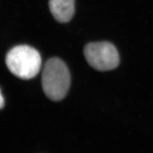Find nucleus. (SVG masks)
Returning a JSON list of instances; mask_svg holds the SVG:
<instances>
[{
	"label": "nucleus",
	"mask_w": 153,
	"mask_h": 153,
	"mask_svg": "<svg viewBox=\"0 0 153 153\" xmlns=\"http://www.w3.org/2000/svg\"><path fill=\"white\" fill-rule=\"evenodd\" d=\"M68 67L61 59L53 57L45 63L42 74V85L47 97L53 101L63 100L70 86Z\"/></svg>",
	"instance_id": "1"
},
{
	"label": "nucleus",
	"mask_w": 153,
	"mask_h": 153,
	"mask_svg": "<svg viewBox=\"0 0 153 153\" xmlns=\"http://www.w3.org/2000/svg\"><path fill=\"white\" fill-rule=\"evenodd\" d=\"M0 98H1V102H0L1 105H0V107H1V108H3V105H4V100H3V94H2L1 92V97H0Z\"/></svg>",
	"instance_id": "5"
},
{
	"label": "nucleus",
	"mask_w": 153,
	"mask_h": 153,
	"mask_svg": "<svg viewBox=\"0 0 153 153\" xmlns=\"http://www.w3.org/2000/svg\"><path fill=\"white\" fill-rule=\"evenodd\" d=\"M50 11L56 20L61 23L69 22L75 13V0H49Z\"/></svg>",
	"instance_id": "4"
},
{
	"label": "nucleus",
	"mask_w": 153,
	"mask_h": 153,
	"mask_svg": "<svg viewBox=\"0 0 153 153\" xmlns=\"http://www.w3.org/2000/svg\"><path fill=\"white\" fill-rule=\"evenodd\" d=\"M84 54L88 64L98 71L111 70L119 64L118 52L110 42L89 43L85 46Z\"/></svg>",
	"instance_id": "3"
},
{
	"label": "nucleus",
	"mask_w": 153,
	"mask_h": 153,
	"mask_svg": "<svg viewBox=\"0 0 153 153\" xmlns=\"http://www.w3.org/2000/svg\"><path fill=\"white\" fill-rule=\"evenodd\" d=\"M6 65L10 71L21 79H32L39 73L41 56L35 49L26 45H17L8 51Z\"/></svg>",
	"instance_id": "2"
}]
</instances>
